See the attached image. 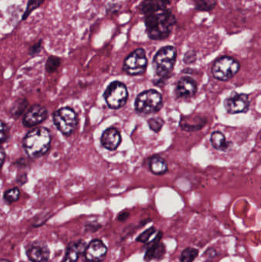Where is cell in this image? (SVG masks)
Segmentation results:
<instances>
[{"label":"cell","instance_id":"1","mask_svg":"<svg viewBox=\"0 0 261 262\" xmlns=\"http://www.w3.org/2000/svg\"><path fill=\"white\" fill-rule=\"evenodd\" d=\"M176 23V17L168 8L155 11L145 16L146 33L152 40L168 38Z\"/></svg>","mask_w":261,"mask_h":262},{"label":"cell","instance_id":"2","mask_svg":"<svg viewBox=\"0 0 261 262\" xmlns=\"http://www.w3.org/2000/svg\"><path fill=\"white\" fill-rule=\"evenodd\" d=\"M52 135L46 127L33 129L25 136L23 148L26 154L31 158H38L46 154L50 149Z\"/></svg>","mask_w":261,"mask_h":262},{"label":"cell","instance_id":"3","mask_svg":"<svg viewBox=\"0 0 261 262\" xmlns=\"http://www.w3.org/2000/svg\"><path fill=\"white\" fill-rule=\"evenodd\" d=\"M177 58L175 47H163L154 56L153 67L155 75L160 79L167 78L173 70Z\"/></svg>","mask_w":261,"mask_h":262},{"label":"cell","instance_id":"4","mask_svg":"<svg viewBox=\"0 0 261 262\" xmlns=\"http://www.w3.org/2000/svg\"><path fill=\"white\" fill-rule=\"evenodd\" d=\"M163 104V97L160 92L156 90H148L138 95L135 101V109L139 114H150L160 111Z\"/></svg>","mask_w":261,"mask_h":262},{"label":"cell","instance_id":"5","mask_svg":"<svg viewBox=\"0 0 261 262\" xmlns=\"http://www.w3.org/2000/svg\"><path fill=\"white\" fill-rule=\"evenodd\" d=\"M53 121L55 127L62 134L70 136L77 127L78 118L72 108H62L54 113Z\"/></svg>","mask_w":261,"mask_h":262},{"label":"cell","instance_id":"6","mask_svg":"<svg viewBox=\"0 0 261 262\" xmlns=\"http://www.w3.org/2000/svg\"><path fill=\"white\" fill-rule=\"evenodd\" d=\"M241 65L234 58L223 56L218 58L214 62L211 72L215 78L219 81H228L234 77L240 70Z\"/></svg>","mask_w":261,"mask_h":262},{"label":"cell","instance_id":"7","mask_svg":"<svg viewBox=\"0 0 261 262\" xmlns=\"http://www.w3.org/2000/svg\"><path fill=\"white\" fill-rule=\"evenodd\" d=\"M103 98L110 109L117 110L123 108L128 99L127 86L117 81L110 83L103 94Z\"/></svg>","mask_w":261,"mask_h":262},{"label":"cell","instance_id":"8","mask_svg":"<svg viewBox=\"0 0 261 262\" xmlns=\"http://www.w3.org/2000/svg\"><path fill=\"white\" fill-rule=\"evenodd\" d=\"M147 65L145 50L137 48L126 58L123 69L130 75H141L146 72Z\"/></svg>","mask_w":261,"mask_h":262},{"label":"cell","instance_id":"9","mask_svg":"<svg viewBox=\"0 0 261 262\" xmlns=\"http://www.w3.org/2000/svg\"><path fill=\"white\" fill-rule=\"evenodd\" d=\"M224 105L226 111L230 114L246 113L249 110V97L246 94L233 93L225 100Z\"/></svg>","mask_w":261,"mask_h":262},{"label":"cell","instance_id":"10","mask_svg":"<svg viewBox=\"0 0 261 262\" xmlns=\"http://www.w3.org/2000/svg\"><path fill=\"white\" fill-rule=\"evenodd\" d=\"M48 116V111L45 107L34 105L29 109L23 116V124L26 127H35L45 121Z\"/></svg>","mask_w":261,"mask_h":262},{"label":"cell","instance_id":"11","mask_svg":"<svg viewBox=\"0 0 261 262\" xmlns=\"http://www.w3.org/2000/svg\"><path fill=\"white\" fill-rule=\"evenodd\" d=\"M107 248L101 240L95 239L90 242L84 250V258L88 262H101L107 256Z\"/></svg>","mask_w":261,"mask_h":262},{"label":"cell","instance_id":"12","mask_svg":"<svg viewBox=\"0 0 261 262\" xmlns=\"http://www.w3.org/2000/svg\"><path fill=\"white\" fill-rule=\"evenodd\" d=\"M26 256L33 262H46L50 257V250L44 242H34L28 245Z\"/></svg>","mask_w":261,"mask_h":262},{"label":"cell","instance_id":"13","mask_svg":"<svg viewBox=\"0 0 261 262\" xmlns=\"http://www.w3.org/2000/svg\"><path fill=\"white\" fill-rule=\"evenodd\" d=\"M197 88V84L194 79L190 77H183L176 84L175 94L178 98L186 99L194 96Z\"/></svg>","mask_w":261,"mask_h":262},{"label":"cell","instance_id":"14","mask_svg":"<svg viewBox=\"0 0 261 262\" xmlns=\"http://www.w3.org/2000/svg\"><path fill=\"white\" fill-rule=\"evenodd\" d=\"M122 141L121 134L114 127L107 129L102 134L100 143L105 149L115 150Z\"/></svg>","mask_w":261,"mask_h":262},{"label":"cell","instance_id":"15","mask_svg":"<svg viewBox=\"0 0 261 262\" xmlns=\"http://www.w3.org/2000/svg\"><path fill=\"white\" fill-rule=\"evenodd\" d=\"M162 236L163 232L160 231L153 242H150V247L145 255V260L149 262L153 259H161L163 258L165 253V247L164 244L160 243Z\"/></svg>","mask_w":261,"mask_h":262},{"label":"cell","instance_id":"16","mask_svg":"<svg viewBox=\"0 0 261 262\" xmlns=\"http://www.w3.org/2000/svg\"><path fill=\"white\" fill-rule=\"evenodd\" d=\"M86 247V243L82 240L70 242L67 245L65 256L62 262H77L80 255L84 252Z\"/></svg>","mask_w":261,"mask_h":262},{"label":"cell","instance_id":"17","mask_svg":"<svg viewBox=\"0 0 261 262\" xmlns=\"http://www.w3.org/2000/svg\"><path fill=\"white\" fill-rule=\"evenodd\" d=\"M170 5L169 0H143L139 5V10L146 16L150 12L166 9Z\"/></svg>","mask_w":261,"mask_h":262},{"label":"cell","instance_id":"18","mask_svg":"<svg viewBox=\"0 0 261 262\" xmlns=\"http://www.w3.org/2000/svg\"><path fill=\"white\" fill-rule=\"evenodd\" d=\"M211 145L215 149L221 151H226L230 148L231 143L225 138V135L219 131H215L211 136Z\"/></svg>","mask_w":261,"mask_h":262},{"label":"cell","instance_id":"19","mask_svg":"<svg viewBox=\"0 0 261 262\" xmlns=\"http://www.w3.org/2000/svg\"><path fill=\"white\" fill-rule=\"evenodd\" d=\"M150 170L156 175H163L168 170V165L163 158L160 156H155L150 159Z\"/></svg>","mask_w":261,"mask_h":262},{"label":"cell","instance_id":"20","mask_svg":"<svg viewBox=\"0 0 261 262\" xmlns=\"http://www.w3.org/2000/svg\"><path fill=\"white\" fill-rule=\"evenodd\" d=\"M193 120H194V123L193 122L190 123V122L187 121L186 119H182L180 122V126L183 130H190V131H193V130H198L202 128L205 124V120H202L199 116H196L193 118Z\"/></svg>","mask_w":261,"mask_h":262},{"label":"cell","instance_id":"21","mask_svg":"<svg viewBox=\"0 0 261 262\" xmlns=\"http://www.w3.org/2000/svg\"><path fill=\"white\" fill-rule=\"evenodd\" d=\"M28 105H29V102L26 98H20L17 100L10 109V113L12 117L17 119L19 116L23 114V113H24Z\"/></svg>","mask_w":261,"mask_h":262},{"label":"cell","instance_id":"22","mask_svg":"<svg viewBox=\"0 0 261 262\" xmlns=\"http://www.w3.org/2000/svg\"><path fill=\"white\" fill-rule=\"evenodd\" d=\"M194 3L197 10L201 12H210L215 9L217 1L216 0H194Z\"/></svg>","mask_w":261,"mask_h":262},{"label":"cell","instance_id":"23","mask_svg":"<svg viewBox=\"0 0 261 262\" xmlns=\"http://www.w3.org/2000/svg\"><path fill=\"white\" fill-rule=\"evenodd\" d=\"M61 63H62V60L59 57L53 56V55L48 57L46 64H45L46 72L48 73H53L56 72L57 69L60 67Z\"/></svg>","mask_w":261,"mask_h":262},{"label":"cell","instance_id":"24","mask_svg":"<svg viewBox=\"0 0 261 262\" xmlns=\"http://www.w3.org/2000/svg\"><path fill=\"white\" fill-rule=\"evenodd\" d=\"M20 196V191L17 187L15 188H9L8 190L5 191L4 193L3 198L5 202L8 204H12L13 202H17Z\"/></svg>","mask_w":261,"mask_h":262},{"label":"cell","instance_id":"25","mask_svg":"<svg viewBox=\"0 0 261 262\" xmlns=\"http://www.w3.org/2000/svg\"><path fill=\"white\" fill-rule=\"evenodd\" d=\"M198 250L193 248H187L181 254V262H193L197 258Z\"/></svg>","mask_w":261,"mask_h":262},{"label":"cell","instance_id":"26","mask_svg":"<svg viewBox=\"0 0 261 262\" xmlns=\"http://www.w3.org/2000/svg\"><path fill=\"white\" fill-rule=\"evenodd\" d=\"M45 2V0H29L26 7V12L23 16V20H26L30 16V14L41 6V4Z\"/></svg>","mask_w":261,"mask_h":262},{"label":"cell","instance_id":"27","mask_svg":"<svg viewBox=\"0 0 261 262\" xmlns=\"http://www.w3.org/2000/svg\"><path fill=\"white\" fill-rule=\"evenodd\" d=\"M9 137V128L5 122L0 120V144H3Z\"/></svg>","mask_w":261,"mask_h":262},{"label":"cell","instance_id":"28","mask_svg":"<svg viewBox=\"0 0 261 262\" xmlns=\"http://www.w3.org/2000/svg\"><path fill=\"white\" fill-rule=\"evenodd\" d=\"M157 231L155 227H151V228H148L146 231L141 233L140 235L136 238V242H141V243H146L149 241L150 237Z\"/></svg>","mask_w":261,"mask_h":262},{"label":"cell","instance_id":"29","mask_svg":"<svg viewBox=\"0 0 261 262\" xmlns=\"http://www.w3.org/2000/svg\"><path fill=\"white\" fill-rule=\"evenodd\" d=\"M163 120L160 118H152L148 120V124L149 127L154 132H160L162 127L163 126Z\"/></svg>","mask_w":261,"mask_h":262},{"label":"cell","instance_id":"30","mask_svg":"<svg viewBox=\"0 0 261 262\" xmlns=\"http://www.w3.org/2000/svg\"><path fill=\"white\" fill-rule=\"evenodd\" d=\"M41 49H42V41L40 40L38 42L35 43L34 45H33V46L30 48V55L33 57L35 56V55L40 53Z\"/></svg>","mask_w":261,"mask_h":262},{"label":"cell","instance_id":"31","mask_svg":"<svg viewBox=\"0 0 261 262\" xmlns=\"http://www.w3.org/2000/svg\"><path fill=\"white\" fill-rule=\"evenodd\" d=\"M196 53L195 51L190 50L189 52H186L184 57V62L186 64H192L196 61Z\"/></svg>","mask_w":261,"mask_h":262},{"label":"cell","instance_id":"32","mask_svg":"<svg viewBox=\"0 0 261 262\" xmlns=\"http://www.w3.org/2000/svg\"><path fill=\"white\" fill-rule=\"evenodd\" d=\"M5 156H6V154H5V150L2 147H0V169L5 162Z\"/></svg>","mask_w":261,"mask_h":262},{"label":"cell","instance_id":"33","mask_svg":"<svg viewBox=\"0 0 261 262\" xmlns=\"http://www.w3.org/2000/svg\"><path fill=\"white\" fill-rule=\"evenodd\" d=\"M17 182L21 185L26 184V182H27V174L23 173V174L20 175L19 178L17 179Z\"/></svg>","mask_w":261,"mask_h":262},{"label":"cell","instance_id":"34","mask_svg":"<svg viewBox=\"0 0 261 262\" xmlns=\"http://www.w3.org/2000/svg\"><path fill=\"white\" fill-rule=\"evenodd\" d=\"M100 228V225L91 224V225H86V229L89 230V231H96L97 230L99 229V228Z\"/></svg>","mask_w":261,"mask_h":262},{"label":"cell","instance_id":"35","mask_svg":"<svg viewBox=\"0 0 261 262\" xmlns=\"http://www.w3.org/2000/svg\"><path fill=\"white\" fill-rule=\"evenodd\" d=\"M130 214L129 213H127V212H124V213H121V214L118 216V220L119 221L124 222L125 220H128V217H129Z\"/></svg>","mask_w":261,"mask_h":262},{"label":"cell","instance_id":"36","mask_svg":"<svg viewBox=\"0 0 261 262\" xmlns=\"http://www.w3.org/2000/svg\"><path fill=\"white\" fill-rule=\"evenodd\" d=\"M16 164L19 165V166H21V165H26V159H23V158H22V159H18L17 161H16Z\"/></svg>","mask_w":261,"mask_h":262},{"label":"cell","instance_id":"37","mask_svg":"<svg viewBox=\"0 0 261 262\" xmlns=\"http://www.w3.org/2000/svg\"><path fill=\"white\" fill-rule=\"evenodd\" d=\"M0 262H9V261L7 260H0Z\"/></svg>","mask_w":261,"mask_h":262}]
</instances>
